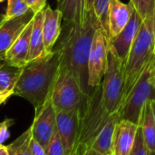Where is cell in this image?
<instances>
[{
  "instance_id": "cell-29",
  "label": "cell",
  "mask_w": 155,
  "mask_h": 155,
  "mask_svg": "<svg viewBox=\"0 0 155 155\" xmlns=\"http://www.w3.org/2000/svg\"><path fill=\"white\" fill-rule=\"evenodd\" d=\"M25 1L29 8L34 12V14H36L45 7L47 0H25Z\"/></svg>"
},
{
  "instance_id": "cell-4",
  "label": "cell",
  "mask_w": 155,
  "mask_h": 155,
  "mask_svg": "<svg viewBox=\"0 0 155 155\" xmlns=\"http://www.w3.org/2000/svg\"><path fill=\"white\" fill-rule=\"evenodd\" d=\"M154 46L155 15H153L143 21L139 32L133 42L128 55L124 63V91L122 104L143 74V70L154 57Z\"/></svg>"
},
{
  "instance_id": "cell-38",
  "label": "cell",
  "mask_w": 155,
  "mask_h": 155,
  "mask_svg": "<svg viewBox=\"0 0 155 155\" xmlns=\"http://www.w3.org/2000/svg\"><path fill=\"white\" fill-rule=\"evenodd\" d=\"M106 155H113V153H108V154Z\"/></svg>"
},
{
  "instance_id": "cell-19",
  "label": "cell",
  "mask_w": 155,
  "mask_h": 155,
  "mask_svg": "<svg viewBox=\"0 0 155 155\" xmlns=\"http://www.w3.org/2000/svg\"><path fill=\"white\" fill-rule=\"evenodd\" d=\"M86 0H57V9L62 13L65 23L80 24L87 15Z\"/></svg>"
},
{
  "instance_id": "cell-27",
  "label": "cell",
  "mask_w": 155,
  "mask_h": 155,
  "mask_svg": "<svg viewBox=\"0 0 155 155\" xmlns=\"http://www.w3.org/2000/svg\"><path fill=\"white\" fill-rule=\"evenodd\" d=\"M150 153H151L149 152V150L147 149V147L144 143L143 134H142V131L139 127L134 145L133 150L131 151L129 155H150Z\"/></svg>"
},
{
  "instance_id": "cell-40",
  "label": "cell",
  "mask_w": 155,
  "mask_h": 155,
  "mask_svg": "<svg viewBox=\"0 0 155 155\" xmlns=\"http://www.w3.org/2000/svg\"><path fill=\"white\" fill-rule=\"evenodd\" d=\"M3 1H4V0H0V2H3Z\"/></svg>"
},
{
  "instance_id": "cell-15",
  "label": "cell",
  "mask_w": 155,
  "mask_h": 155,
  "mask_svg": "<svg viewBox=\"0 0 155 155\" xmlns=\"http://www.w3.org/2000/svg\"><path fill=\"white\" fill-rule=\"evenodd\" d=\"M134 9L129 2L125 4L121 0H112L108 12V39L115 37L127 25Z\"/></svg>"
},
{
  "instance_id": "cell-24",
  "label": "cell",
  "mask_w": 155,
  "mask_h": 155,
  "mask_svg": "<svg viewBox=\"0 0 155 155\" xmlns=\"http://www.w3.org/2000/svg\"><path fill=\"white\" fill-rule=\"evenodd\" d=\"M31 10L25 0H7V8L4 15L5 21H8L19 16Z\"/></svg>"
},
{
  "instance_id": "cell-14",
  "label": "cell",
  "mask_w": 155,
  "mask_h": 155,
  "mask_svg": "<svg viewBox=\"0 0 155 155\" xmlns=\"http://www.w3.org/2000/svg\"><path fill=\"white\" fill-rule=\"evenodd\" d=\"M62 13L57 8L52 9L49 5H45L44 9L43 36L45 52L46 54L53 51L54 45L60 37L62 33Z\"/></svg>"
},
{
  "instance_id": "cell-3",
  "label": "cell",
  "mask_w": 155,
  "mask_h": 155,
  "mask_svg": "<svg viewBox=\"0 0 155 155\" xmlns=\"http://www.w3.org/2000/svg\"><path fill=\"white\" fill-rule=\"evenodd\" d=\"M111 115L104 107L100 84L85 96L80 106V120L72 155H84L88 151Z\"/></svg>"
},
{
  "instance_id": "cell-8",
  "label": "cell",
  "mask_w": 155,
  "mask_h": 155,
  "mask_svg": "<svg viewBox=\"0 0 155 155\" xmlns=\"http://www.w3.org/2000/svg\"><path fill=\"white\" fill-rule=\"evenodd\" d=\"M108 41L102 31L98 28L94 34L88 58V85L94 89L101 84L105 74L108 63Z\"/></svg>"
},
{
  "instance_id": "cell-20",
  "label": "cell",
  "mask_w": 155,
  "mask_h": 155,
  "mask_svg": "<svg viewBox=\"0 0 155 155\" xmlns=\"http://www.w3.org/2000/svg\"><path fill=\"white\" fill-rule=\"evenodd\" d=\"M139 127L142 131L144 143L150 153L155 152V122L149 100L145 104Z\"/></svg>"
},
{
  "instance_id": "cell-9",
  "label": "cell",
  "mask_w": 155,
  "mask_h": 155,
  "mask_svg": "<svg viewBox=\"0 0 155 155\" xmlns=\"http://www.w3.org/2000/svg\"><path fill=\"white\" fill-rule=\"evenodd\" d=\"M35 110V114L31 125L33 139L46 150L56 127V111L50 95L40 107Z\"/></svg>"
},
{
  "instance_id": "cell-2",
  "label": "cell",
  "mask_w": 155,
  "mask_h": 155,
  "mask_svg": "<svg viewBox=\"0 0 155 155\" xmlns=\"http://www.w3.org/2000/svg\"><path fill=\"white\" fill-rule=\"evenodd\" d=\"M61 64L59 50L28 62L21 71L14 88V95L28 101L35 109L40 107L50 95Z\"/></svg>"
},
{
  "instance_id": "cell-32",
  "label": "cell",
  "mask_w": 155,
  "mask_h": 155,
  "mask_svg": "<svg viewBox=\"0 0 155 155\" xmlns=\"http://www.w3.org/2000/svg\"><path fill=\"white\" fill-rule=\"evenodd\" d=\"M9 97H11L10 94H1L0 93V105L3 104H5L8 100Z\"/></svg>"
},
{
  "instance_id": "cell-37",
  "label": "cell",
  "mask_w": 155,
  "mask_h": 155,
  "mask_svg": "<svg viewBox=\"0 0 155 155\" xmlns=\"http://www.w3.org/2000/svg\"><path fill=\"white\" fill-rule=\"evenodd\" d=\"M150 155H155V152L154 153H150Z\"/></svg>"
},
{
  "instance_id": "cell-13",
  "label": "cell",
  "mask_w": 155,
  "mask_h": 155,
  "mask_svg": "<svg viewBox=\"0 0 155 155\" xmlns=\"http://www.w3.org/2000/svg\"><path fill=\"white\" fill-rule=\"evenodd\" d=\"M34 12L29 10L22 16L5 21L0 25V62L4 61L6 52L25 27L34 18Z\"/></svg>"
},
{
  "instance_id": "cell-16",
  "label": "cell",
  "mask_w": 155,
  "mask_h": 155,
  "mask_svg": "<svg viewBox=\"0 0 155 155\" xmlns=\"http://www.w3.org/2000/svg\"><path fill=\"white\" fill-rule=\"evenodd\" d=\"M33 19L25 27L23 32L13 43L5 55L4 62L23 68L27 63V56L30 48V37L32 33Z\"/></svg>"
},
{
  "instance_id": "cell-11",
  "label": "cell",
  "mask_w": 155,
  "mask_h": 155,
  "mask_svg": "<svg viewBox=\"0 0 155 155\" xmlns=\"http://www.w3.org/2000/svg\"><path fill=\"white\" fill-rule=\"evenodd\" d=\"M80 120V107L56 113V128L58 130L64 155H72Z\"/></svg>"
},
{
  "instance_id": "cell-31",
  "label": "cell",
  "mask_w": 155,
  "mask_h": 155,
  "mask_svg": "<svg viewBox=\"0 0 155 155\" xmlns=\"http://www.w3.org/2000/svg\"><path fill=\"white\" fill-rule=\"evenodd\" d=\"M149 103H150V106H151V109H152V113H153V119H154L155 122V95L151 97L149 99Z\"/></svg>"
},
{
  "instance_id": "cell-5",
  "label": "cell",
  "mask_w": 155,
  "mask_h": 155,
  "mask_svg": "<svg viewBox=\"0 0 155 155\" xmlns=\"http://www.w3.org/2000/svg\"><path fill=\"white\" fill-rule=\"evenodd\" d=\"M155 58L149 63L143 74L124 99L119 110L120 119H124L139 125L143 110L147 101L153 97L155 88L153 84V71Z\"/></svg>"
},
{
  "instance_id": "cell-33",
  "label": "cell",
  "mask_w": 155,
  "mask_h": 155,
  "mask_svg": "<svg viewBox=\"0 0 155 155\" xmlns=\"http://www.w3.org/2000/svg\"><path fill=\"white\" fill-rule=\"evenodd\" d=\"M0 155H10L7 147L3 144H0Z\"/></svg>"
},
{
  "instance_id": "cell-28",
  "label": "cell",
  "mask_w": 155,
  "mask_h": 155,
  "mask_svg": "<svg viewBox=\"0 0 155 155\" xmlns=\"http://www.w3.org/2000/svg\"><path fill=\"white\" fill-rule=\"evenodd\" d=\"M14 118H5L0 122V144H3L10 137V127L15 124Z\"/></svg>"
},
{
  "instance_id": "cell-22",
  "label": "cell",
  "mask_w": 155,
  "mask_h": 155,
  "mask_svg": "<svg viewBox=\"0 0 155 155\" xmlns=\"http://www.w3.org/2000/svg\"><path fill=\"white\" fill-rule=\"evenodd\" d=\"M33 139L31 126L20 134L14 142L6 147L10 155H32L31 154V141Z\"/></svg>"
},
{
  "instance_id": "cell-35",
  "label": "cell",
  "mask_w": 155,
  "mask_h": 155,
  "mask_svg": "<svg viewBox=\"0 0 155 155\" xmlns=\"http://www.w3.org/2000/svg\"><path fill=\"white\" fill-rule=\"evenodd\" d=\"M153 87L155 88V65L153 67Z\"/></svg>"
},
{
  "instance_id": "cell-34",
  "label": "cell",
  "mask_w": 155,
  "mask_h": 155,
  "mask_svg": "<svg viewBox=\"0 0 155 155\" xmlns=\"http://www.w3.org/2000/svg\"><path fill=\"white\" fill-rule=\"evenodd\" d=\"M93 3H94V0H86L85 2V7H86V11H90L93 7Z\"/></svg>"
},
{
  "instance_id": "cell-12",
  "label": "cell",
  "mask_w": 155,
  "mask_h": 155,
  "mask_svg": "<svg viewBox=\"0 0 155 155\" xmlns=\"http://www.w3.org/2000/svg\"><path fill=\"white\" fill-rule=\"evenodd\" d=\"M139 125L120 119L114 128L112 143L113 155H129L134 145Z\"/></svg>"
},
{
  "instance_id": "cell-18",
  "label": "cell",
  "mask_w": 155,
  "mask_h": 155,
  "mask_svg": "<svg viewBox=\"0 0 155 155\" xmlns=\"http://www.w3.org/2000/svg\"><path fill=\"white\" fill-rule=\"evenodd\" d=\"M44 9L35 14L33 18V26H32L31 37H30V48L27 56V63L46 54L45 52L44 36H43Z\"/></svg>"
},
{
  "instance_id": "cell-10",
  "label": "cell",
  "mask_w": 155,
  "mask_h": 155,
  "mask_svg": "<svg viewBox=\"0 0 155 155\" xmlns=\"http://www.w3.org/2000/svg\"><path fill=\"white\" fill-rule=\"evenodd\" d=\"M142 24V18L135 11H134L129 22L124 26V28L115 37L108 41L109 51L112 52L119 59H121L124 63L128 55L132 44L134 41V38L137 35Z\"/></svg>"
},
{
  "instance_id": "cell-39",
  "label": "cell",
  "mask_w": 155,
  "mask_h": 155,
  "mask_svg": "<svg viewBox=\"0 0 155 155\" xmlns=\"http://www.w3.org/2000/svg\"><path fill=\"white\" fill-rule=\"evenodd\" d=\"M154 58H155V46H154Z\"/></svg>"
},
{
  "instance_id": "cell-23",
  "label": "cell",
  "mask_w": 155,
  "mask_h": 155,
  "mask_svg": "<svg viewBox=\"0 0 155 155\" xmlns=\"http://www.w3.org/2000/svg\"><path fill=\"white\" fill-rule=\"evenodd\" d=\"M112 0H94L93 10L99 25L100 28L108 39V12Z\"/></svg>"
},
{
  "instance_id": "cell-6",
  "label": "cell",
  "mask_w": 155,
  "mask_h": 155,
  "mask_svg": "<svg viewBox=\"0 0 155 155\" xmlns=\"http://www.w3.org/2000/svg\"><path fill=\"white\" fill-rule=\"evenodd\" d=\"M85 96L73 74L61 63L50 94L56 113L80 107Z\"/></svg>"
},
{
  "instance_id": "cell-25",
  "label": "cell",
  "mask_w": 155,
  "mask_h": 155,
  "mask_svg": "<svg viewBox=\"0 0 155 155\" xmlns=\"http://www.w3.org/2000/svg\"><path fill=\"white\" fill-rule=\"evenodd\" d=\"M130 3L143 21L155 15V0H130Z\"/></svg>"
},
{
  "instance_id": "cell-36",
  "label": "cell",
  "mask_w": 155,
  "mask_h": 155,
  "mask_svg": "<svg viewBox=\"0 0 155 155\" xmlns=\"http://www.w3.org/2000/svg\"><path fill=\"white\" fill-rule=\"evenodd\" d=\"M5 22V18H4V15L0 13V25Z\"/></svg>"
},
{
  "instance_id": "cell-17",
  "label": "cell",
  "mask_w": 155,
  "mask_h": 155,
  "mask_svg": "<svg viewBox=\"0 0 155 155\" xmlns=\"http://www.w3.org/2000/svg\"><path fill=\"white\" fill-rule=\"evenodd\" d=\"M119 120V113L117 112L113 114L93 143V144L91 145V147L84 155H106L112 153L113 135L115 125Z\"/></svg>"
},
{
  "instance_id": "cell-7",
  "label": "cell",
  "mask_w": 155,
  "mask_h": 155,
  "mask_svg": "<svg viewBox=\"0 0 155 155\" xmlns=\"http://www.w3.org/2000/svg\"><path fill=\"white\" fill-rule=\"evenodd\" d=\"M101 91L105 110L110 114L119 112L124 91V62L110 51L107 68L101 83Z\"/></svg>"
},
{
  "instance_id": "cell-1",
  "label": "cell",
  "mask_w": 155,
  "mask_h": 155,
  "mask_svg": "<svg viewBox=\"0 0 155 155\" xmlns=\"http://www.w3.org/2000/svg\"><path fill=\"white\" fill-rule=\"evenodd\" d=\"M98 28L100 25L93 10H90L83 23H65L57 47L61 54V63L73 74L85 95L93 91L88 85V58Z\"/></svg>"
},
{
  "instance_id": "cell-30",
  "label": "cell",
  "mask_w": 155,
  "mask_h": 155,
  "mask_svg": "<svg viewBox=\"0 0 155 155\" xmlns=\"http://www.w3.org/2000/svg\"><path fill=\"white\" fill-rule=\"evenodd\" d=\"M30 148H31V154L32 155H46L45 150L35 139H32Z\"/></svg>"
},
{
  "instance_id": "cell-26",
  "label": "cell",
  "mask_w": 155,
  "mask_h": 155,
  "mask_svg": "<svg viewBox=\"0 0 155 155\" xmlns=\"http://www.w3.org/2000/svg\"><path fill=\"white\" fill-rule=\"evenodd\" d=\"M45 152H46V155H64V146L56 127L54 129V134L47 145Z\"/></svg>"
},
{
  "instance_id": "cell-21",
  "label": "cell",
  "mask_w": 155,
  "mask_h": 155,
  "mask_svg": "<svg viewBox=\"0 0 155 155\" xmlns=\"http://www.w3.org/2000/svg\"><path fill=\"white\" fill-rule=\"evenodd\" d=\"M22 68L11 65L3 61L0 64V93L14 95V88L19 78Z\"/></svg>"
}]
</instances>
